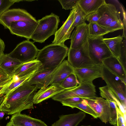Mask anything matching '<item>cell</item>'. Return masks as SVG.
Returning a JSON list of instances; mask_svg holds the SVG:
<instances>
[{"label": "cell", "instance_id": "cell-1", "mask_svg": "<svg viewBox=\"0 0 126 126\" xmlns=\"http://www.w3.org/2000/svg\"><path fill=\"white\" fill-rule=\"evenodd\" d=\"M37 89L36 86L25 83L21 85L4 96L0 111L11 115L33 109V97Z\"/></svg>", "mask_w": 126, "mask_h": 126}, {"label": "cell", "instance_id": "cell-2", "mask_svg": "<svg viewBox=\"0 0 126 126\" xmlns=\"http://www.w3.org/2000/svg\"><path fill=\"white\" fill-rule=\"evenodd\" d=\"M68 50L64 44L52 43L39 50L36 59L41 63L44 70L54 69L67 56Z\"/></svg>", "mask_w": 126, "mask_h": 126}, {"label": "cell", "instance_id": "cell-3", "mask_svg": "<svg viewBox=\"0 0 126 126\" xmlns=\"http://www.w3.org/2000/svg\"><path fill=\"white\" fill-rule=\"evenodd\" d=\"M37 21L38 24L31 39L34 42L42 43L55 33L60 22L59 17L52 13Z\"/></svg>", "mask_w": 126, "mask_h": 126}, {"label": "cell", "instance_id": "cell-4", "mask_svg": "<svg viewBox=\"0 0 126 126\" xmlns=\"http://www.w3.org/2000/svg\"><path fill=\"white\" fill-rule=\"evenodd\" d=\"M102 14L97 23L110 33L123 29L120 13L114 5L106 3L102 6Z\"/></svg>", "mask_w": 126, "mask_h": 126}, {"label": "cell", "instance_id": "cell-5", "mask_svg": "<svg viewBox=\"0 0 126 126\" xmlns=\"http://www.w3.org/2000/svg\"><path fill=\"white\" fill-rule=\"evenodd\" d=\"M102 77L108 86L116 94L126 110V83L111 72L103 64L102 65Z\"/></svg>", "mask_w": 126, "mask_h": 126}, {"label": "cell", "instance_id": "cell-6", "mask_svg": "<svg viewBox=\"0 0 126 126\" xmlns=\"http://www.w3.org/2000/svg\"><path fill=\"white\" fill-rule=\"evenodd\" d=\"M97 97L95 86L92 82L80 83L76 88L65 90L52 98L54 100L60 102L64 99L73 97L94 99Z\"/></svg>", "mask_w": 126, "mask_h": 126}, {"label": "cell", "instance_id": "cell-7", "mask_svg": "<svg viewBox=\"0 0 126 126\" xmlns=\"http://www.w3.org/2000/svg\"><path fill=\"white\" fill-rule=\"evenodd\" d=\"M67 56V61L74 68L90 67L95 65L89 54L88 40L79 48H69Z\"/></svg>", "mask_w": 126, "mask_h": 126}, {"label": "cell", "instance_id": "cell-8", "mask_svg": "<svg viewBox=\"0 0 126 126\" xmlns=\"http://www.w3.org/2000/svg\"><path fill=\"white\" fill-rule=\"evenodd\" d=\"M103 38L102 36H89L88 39L89 54L95 65L102 64L103 59L113 56Z\"/></svg>", "mask_w": 126, "mask_h": 126}, {"label": "cell", "instance_id": "cell-9", "mask_svg": "<svg viewBox=\"0 0 126 126\" xmlns=\"http://www.w3.org/2000/svg\"><path fill=\"white\" fill-rule=\"evenodd\" d=\"M39 50L33 42L27 40L18 44L8 54L11 57L24 63L35 60Z\"/></svg>", "mask_w": 126, "mask_h": 126}, {"label": "cell", "instance_id": "cell-10", "mask_svg": "<svg viewBox=\"0 0 126 126\" xmlns=\"http://www.w3.org/2000/svg\"><path fill=\"white\" fill-rule=\"evenodd\" d=\"M37 20L26 11L20 8L9 9L0 17V23L5 29H9L11 23L21 21H36Z\"/></svg>", "mask_w": 126, "mask_h": 126}, {"label": "cell", "instance_id": "cell-11", "mask_svg": "<svg viewBox=\"0 0 126 126\" xmlns=\"http://www.w3.org/2000/svg\"><path fill=\"white\" fill-rule=\"evenodd\" d=\"M38 24L37 20L19 21L12 23L8 29L12 34L29 40L31 39Z\"/></svg>", "mask_w": 126, "mask_h": 126}, {"label": "cell", "instance_id": "cell-12", "mask_svg": "<svg viewBox=\"0 0 126 126\" xmlns=\"http://www.w3.org/2000/svg\"><path fill=\"white\" fill-rule=\"evenodd\" d=\"M102 64L95 65L89 68H74V73L79 83L93 82L96 79L102 78Z\"/></svg>", "mask_w": 126, "mask_h": 126}, {"label": "cell", "instance_id": "cell-13", "mask_svg": "<svg viewBox=\"0 0 126 126\" xmlns=\"http://www.w3.org/2000/svg\"><path fill=\"white\" fill-rule=\"evenodd\" d=\"M75 12V7L71 10L66 20L54 34L52 44H64L66 40L70 39L71 33L70 30L74 20Z\"/></svg>", "mask_w": 126, "mask_h": 126}, {"label": "cell", "instance_id": "cell-14", "mask_svg": "<svg viewBox=\"0 0 126 126\" xmlns=\"http://www.w3.org/2000/svg\"><path fill=\"white\" fill-rule=\"evenodd\" d=\"M89 36L88 24L85 22L76 27L70 37V48L76 49L79 48L87 40Z\"/></svg>", "mask_w": 126, "mask_h": 126}, {"label": "cell", "instance_id": "cell-15", "mask_svg": "<svg viewBox=\"0 0 126 126\" xmlns=\"http://www.w3.org/2000/svg\"><path fill=\"white\" fill-rule=\"evenodd\" d=\"M44 70L42 65L39 61L35 60L30 62L23 63L16 67L10 75L18 79L28 76L34 72Z\"/></svg>", "mask_w": 126, "mask_h": 126}, {"label": "cell", "instance_id": "cell-16", "mask_svg": "<svg viewBox=\"0 0 126 126\" xmlns=\"http://www.w3.org/2000/svg\"><path fill=\"white\" fill-rule=\"evenodd\" d=\"M57 68L53 69L43 70L25 83L29 85H35L38 89L46 88L50 85Z\"/></svg>", "mask_w": 126, "mask_h": 126}, {"label": "cell", "instance_id": "cell-17", "mask_svg": "<svg viewBox=\"0 0 126 126\" xmlns=\"http://www.w3.org/2000/svg\"><path fill=\"white\" fill-rule=\"evenodd\" d=\"M102 64L126 83V69L118 58L112 56L103 59Z\"/></svg>", "mask_w": 126, "mask_h": 126}, {"label": "cell", "instance_id": "cell-18", "mask_svg": "<svg viewBox=\"0 0 126 126\" xmlns=\"http://www.w3.org/2000/svg\"><path fill=\"white\" fill-rule=\"evenodd\" d=\"M65 90L60 85H52L40 89L34 95L33 99V104H38Z\"/></svg>", "mask_w": 126, "mask_h": 126}, {"label": "cell", "instance_id": "cell-19", "mask_svg": "<svg viewBox=\"0 0 126 126\" xmlns=\"http://www.w3.org/2000/svg\"><path fill=\"white\" fill-rule=\"evenodd\" d=\"M85 113L80 111L77 113L59 116V119L51 126H77L85 118Z\"/></svg>", "mask_w": 126, "mask_h": 126}, {"label": "cell", "instance_id": "cell-20", "mask_svg": "<svg viewBox=\"0 0 126 126\" xmlns=\"http://www.w3.org/2000/svg\"><path fill=\"white\" fill-rule=\"evenodd\" d=\"M10 121L15 126H47L40 120L21 113L13 115Z\"/></svg>", "mask_w": 126, "mask_h": 126}, {"label": "cell", "instance_id": "cell-21", "mask_svg": "<svg viewBox=\"0 0 126 126\" xmlns=\"http://www.w3.org/2000/svg\"><path fill=\"white\" fill-rule=\"evenodd\" d=\"M74 73V68L67 60H64L57 68L52 78L50 85H60L66 78Z\"/></svg>", "mask_w": 126, "mask_h": 126}, {"label": "cell", "instance_id": "cell-22", "mask_svg": "<svg viewBox=\"0 0 126 126\" xmlns=\"http://www.w3.org/2000/svg\"><path fill=\"white\" fill-rule=\"evenodd\" d=\"M22 63L10 56L8 54L3 52L0 55V68L10 75L15 69Z\"/></svg>", "mask_w": 126, "mask_h": 126}, {"label": "cell", "instance_id": "cell-23", "mask_svg": "<svg viewBox=\"0 0 126 126\" xmlns=\"http://www.w3.org/2000/svg\"><path fill=\"white\" fill-rule=\"evenodd\" d=\"M106 3L105 0H79V6L86 16L96 11Z\"/></svg>", "mask_w": 126, "mask_h": 126}, {"label": "cell", "instance_id": "cell-24", "mask_svg": "<svg viewBox=\"0 0 126 126\" xmlns=\"http://www.w3.org/2000/svg\"><path fill=\"white\" fill-rule=\"evenodd\" d=\"M123 38L120 35L109 38H104L103 41L107 45L112 55L119 58Z\"/></svg>", "mask_w": 126, "mask_h": 126}, {"label": "cell", "instance_id": "cell-25", "mask_svg": "<svg viewBox=\"0 0 126 126\" xmlns=\"http://www.w3.org/2000/svg\"><path fill=\"white\" fill-rule=\"evenodd\" d=\"M95 99L98 104L99 113L98 118L105 124L109 122L110 118V108L107 100L97 97Z\"/></svg>", "mask_w": 126, "mask_h": 126}, {"label": "cell", "instance_id": "cell-26", "mask_svg": "<svg viewBox=\"0 0 126 126\" xmlns=\"http://www.w3.org/2000/svg\"><path fill=\"white\" fill-rule=\"evenodd\" d=\"M99 89L100 95L102 98L114 102L121 111L123 113H126V110L121 105L117 96L108 86L106 85L99 87Z\"/></svg>", "mask_w": 126, "mask_h": 126}, {"label": "cell", "instance_id": "cell-27", "mask_svg": "<svg viewBox=\"0 0 126 126\" xmlns=\"http://www.w3.org/2000/svg\"><path fill=\"white\" fill-rule=\"evenodd\" d=\"M88 25L89 36H103L104 35L110 33L109 31L97 23H90Z\"/></svg>", "mask_w": 126, "mask_h": 126}, {"label": "cell", "instance_id": "cell-28", "mask_svg": "<svg viewBox=\"0 0 126 126\" xmlns=\"http://www.w3.org/2000/svg\"><path fill=\"white\" fill-rule=\"evenodd\" d=\"M79 83L76 75L74 73L66 78L60 85L63 88L66 90L76 88Z\"/></svg>", "mask_w": 126, "mask_h": 126}, {"label": "cell", "instance_id": "cell-29", "mask_svg": "<svg viewBox=\"0 0 126 126\" xmlns=\"http://www.w3.org/2000/svg\"><path fill=\"white\" fill-rule=\"evenodd\" d=\"M75 8V17L74 22L70 29V31L71 33L75 27L85 23L86 15L81 9L78 4Z\"/></svg>", "mask_w": 126, "mask_h": 126}, {"label": "cell", "instance_id": "cell-30", "mask_svg": "<svg viewBox=\"0 0 126 126\" xmlns=\"http://www.w3.org/2000/svg\"><path fill=\"white\" fill-rule=\"evenodd\" d=\"M70 107L72 108H76L82 110L85 113L92 115L94 118H97L98 116L95 112L87 104L86 99L82 102L72 105Z\"/></svg>", "mask_w": 126, "mask_h": 126}, {"label": "cell", "instance_id": "cell-31", "mask_svg": "<svg viewBox=\"0 0 126 126\" xmlns=\"http://www.w3.org/2000/svg\"><path fill=\"white\" fill-rule=\"evenodd\" d=\"M107 100L109 102L110 108V118L109 122L111 125H117V108L118 106L114 102L110 100Z\"/></svg>", "mask_w": 126, "mask_h": 126}, {"label": "cell", "instance_id": "cell-32", "mask_svg": "<svg viewBox=\"0 0 126 126\" xmlns=\"http://www.w3.org/2000/svg\"><path fill=\"white\" fill-rule=\"evenodd\" d=\"M23 0H0V17L14 4Z\"/></svg>", "mask_w": 126, "mask_h": 126}, {"label": "cell", "instance_id": "cell-33", "mask_svg": "<svg viewBox=\"0 0 126 126\" xmlns=\"http://www.w3.org/2000/svg\"><path fill=\"white\" fill-rule=\"evenodd\" d=\"M102 6L96 11L91 13L86 16L85 20L88 21L89 23H97L102 14Z\"/></svg>", "mask_w": 126, "mask_h": 126}, {"label": "cell", "instance_id": "cell-34", "mask_svg": "<svg viewBox=\"0 0 126 126\" xmlns=\"http://www.w3.org/2000/svg\"><path fill=\"white\" fill-rule=\"evenodd\" d=\"M79 0H58L62 8L65 10L73 9L78 4Z\"/></svg>", "mask_w": 126, "mask_h": 126}, {"label": "cell", "instance_id": "cell-35", "mask_svg": "<svg viewBox=\"0 0 126 126\" xmlns=\"http://www.w3.org/2000/svg\"><path fill=\"white\" fill-rule=\"evenodd\" d=\"M85 99L79 97H73L64 99L60 102L63 106L70 107L71 106L82 102Z\"/></svg>", "mask_w": 126, "mask_h": 126}, {"label": "cell", "instance_id": "cell-36", "mask_svg": "<svg viewBox=\"0 0 126 126\" xmlns=\"http://www.w3.org/2000/svg\"><path fill=\"white\" fill-rule=\"evenodd\" d=\"M126 41L123 40L122 44L120 56L118 59L124 68L126 69Z\"/></svg>", "mask_w": 126, "mask_h": 126}, {"label": "cell", "instance_id": "cell-37", "mask_svg": "<svg viewBox=\"0 0 126 126\" xmlns=\"http://www.w3.org/2000/svg\"><path fill=\"white\" fill-rule=\"evenodd\" d=\"M117 126H126V113H123L117 108Z\"/></svg>", "mask_w": 126, "mask_h": 126}, {"label": "cell", "instance_id": "cell-38", "mask_svg": "<svg viewBox=\"0 0 126 126\" xmlns=\"http://www.w3.org/2000/svg\"><path fill=\"white\" fill-rule=\"evenodd\" d=\"M12 79V77L11 76L0 78V86L8 84L11 81Z\"/></svg>", "mask_w": 126, "mask_h": 126}, {"label": "cell", "instance_id": "cell-39", "mask_svg": "<svg viewBox=\"0 0 126 126\" xmlns=\"http://www.w3.org/2000/svg\"><path fill=\"white\" fill-rule=\"evenodd\" d=\"M123 32L122 36L126 39V14L125 11L123 9Z\"/></svg>", "mask_w": 126, "mask_h": 126}, {"label": "cell", "instance_id": "cell-40", "mask_svg": "<svg viewBox=\"0 0 126 126\" xmlns=\"http://www.w3.org/2000/svg\"><path fill=\"white\" fill-rule=\"evenodd\" d=\"M12 80L8 84L0 86V97L3 96L5 95L4 93L5 90Z\"/></svg>", "mask_w": 126, "mask_h": 126}, {"label": "cell", "instance_id": "cell-41", "mask_svg": "<svg viewBox=\"0 0 126 126\" xmlns=\"http://www.w3.org/2000/svg\"><path fill=\"white\" fill-rule=\"evenodd\" d=\"M5 45L3 41L0 38V55L4 52Z\"/></svg>", "mask_w": 126, "mask_h": 126}, {"label": "cell", "instance_id": "cell-42", "mask_svg": "<svg viewBox=\"0 0 126 126\" xmlns=\"http://www.w3.org/2000/svg\"><path fill=\"white\" fill-rule=\"evenodd\" d=\"M11 76L0 68V78L9 77Z\"/></svg>", "mask_w": 126, "mask_h": 126}, {"label": "cell", "instance_id": "cell-43", "mask_svg": "<svg viewBox=\"0 0 126 126\" xmlns=\"http://www.w3.org/2000/svg\"><path fill=\"white\" fill-rule=\"evenodd\" d=\"M5 114L4 111H0V120L3 118Z\"/></svg>", "mask_w": 126, "mask_h": 126}, {"label": "cell", "instance_id": "cell-44", "mask_svg": "<svg viewBox=\"0 0 126 126\" xmlns=\"http://www.w3.org/2000/svg\"><path fill=\"white\" fill-rule=\"evenodd\" d=\"M6 126H15L10 121L7 123Z\"/></svg>", "mask_w": 126, "mask_h": 126}, {"label": "cell", "instance_id": "cell-45", "mask_svg": "<svg viewBox=\"0 0 126 126\" xmlns=\"http://www.w3.org/2000/svg\"><path fill=\"white\" fill-rule=\"evenodd\" d=\"M4 96L0 97V105L3 100L4 99Z\"/></svg>", "mask_w": 126, "mask_h": 126}, {"label": "cell", "instance_id": "cell-46", "mask_svg": "<svg viewBox=\"0 0 126 126\" xmlns=\"http://www.w3.org/2000/svg\"><path fill=\"white\" fill-rule=\"evenodd\" d=\"M83 126V125H82V126Z\"/></svg>", "mask_w": 126, "mask_h": 126}, {"label": "cell", "instance_id": "cell-47", "mask_svg": "<svg viewBox=\"0 0 126 126\" xmlns=\"http://www.w3.org/2000/svg\"><path fill=\"white\" fill-rule=\"evenodd\" d=\"M114 126H117V125H114Z\"/></svg>", "mask_w": 126, "mask_h": 126}, {"label": "cell", "instance_id": "cell-48", "mask_svg": "<svg viewBox=\"0 0 126 126\" xmlns=\"http://www.w3.org/2000/svg\"></svg>", "mask_w": 126, "mask_h": 126}]
</instances>
